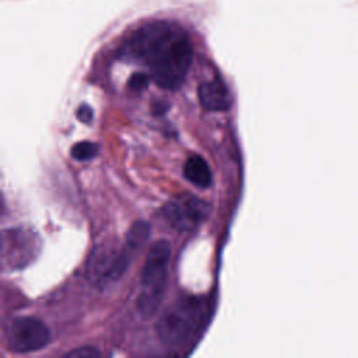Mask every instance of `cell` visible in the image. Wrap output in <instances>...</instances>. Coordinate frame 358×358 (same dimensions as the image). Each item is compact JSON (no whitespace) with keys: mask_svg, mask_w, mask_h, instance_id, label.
<instances>
[{"mask_svg":"<svg viewBox=\"0 0 358 358\" xmlns=\"http://www.w3.org/2000/svg\"><path fill=\"white\" fill-rule=\"evenodd\" d=\"M197 95L206 110L225 112L231 108V95L227 85L218 80H207L199 85Z\"/></svg>","mask_w":358,"mask_h":358,"instance_id":"cell-8","label":"cell"},{"mask_svg":"<svg viewBox=\"0 0 358 358\" xmlns=\"http://www.w3.org/2000/svg\"><path fill=\"white\" fill-rule=\"evenodd\" d=\"M162 213L171 227L179 232H187L201 224L210 213V206L196 196L185 194L168 201Z\"/></svg>","mask_w":358,"mask_h":358,"instance_id":"cell-7","label":"cell"},{"mask_svg":"<svg viewBox=\"0 0 358 358\" xmlns=\"http://www.w3.org/2000/svg\"><path fill=\"white\" fill-rule=\"evenodd\" d=\"M76 116L80 122L88 124L92 122V117H94V112H92V108L87 103H81L78 108H77V112H76Z\"/></svg>","mask_w":358,"mask_h":358,"instance_id":"cell-14","label":"cell"},{"mask_svg":"<svg viewBox=\"0 0 358 358\" xmlns=\"http://www.w3.org/2000/svg\"><path fill=\"white\" fill-rule=\"evenodd\" d=\"M206 309L200 299L180 298L169 305L157 322V333L168 347L187 343L203 326Z\"/></svg>","mask_w":358,"mask_h":358,"instance_id":"cell-3","label":"cell"},{"mask_svg":"<svg viewBox=\"0 0 358 358\" xmlns=\"http://www.w3.org/2000/svg\"><path fill=\"white\" fill-rule=\"evenodd\" d=\"M96 154H98V145L91 141L76 143L70 150V155L76 161H90L95 158Z\"/></svg>","mask_w":358,"mask_h":358,"instance_id":"cell-11","label":"cell"},{"mask_svg":"<svg viewBox=\"0 0 358 358\" xmlns=\"http://www.w3.org/2000/svg\"><path fill=\"white\" fill-rule=\"evenodd\" d=\"M101 352L95 348V347H80L76 350H71L66 354V357L69 358H94V357H99Z\"/></svg>","mask_w":358,"mask_h":358,"instance_id":"cell-13","label":"cell"},{"mask_svg":"<svg viewBox=\"0 0 358 358\" xmlns=\"http://www.w3.org/2000/svg\"><path fill=\"white\" fill-rule=\"evenodd\" d=\"M185 178L200 189H207L213 183V176L208 164L200 155H192L183 165Z\"/></svg>","mask_w":358,"mask_h":358,"instance_id":"cell-9","label":"cell"},{"mask_svg":"<svg viewBox=\"0 0 358 358\" xmlns=\"http://www.w3.org/2000/svg\"><path fill=\"white\" fill-rule=\"evenodd\" d=\"M122 57L145 66L161 88H179L192 64L193 49L185 29L173 22L155 21L138 28L122 48Z\"/></svg>","mask_w":358,"mask_h":358,"instance_id":"cell-1","label":"cell"},{"mask_svg":"<svg viewBox=\"0 0 358 358\" xmlns=\"http://www.w3.org/2000/svg\"><path fill=\"white\" fill-rule=\"evenodd\" d=\"M150 80H151V78H150L148 74L140 71V73L131 74V77L129 78V83H127V84H129V87H130L131 90H134V91H141V90L147 88Z\"/></svg>","mask_w":358,"mask_h":358,"instance_id":"cell-12","label":"cell"},{"mask_svg":"<svg viewBox=\"0 0 358 358\" xmlns=\"http://www.w3.org/2000/svg\"><path fill=\"white\" fill-rule=\"evenodd\" d=\"M134 252L129 246L122 250L101 246L94 250L88 260V274L99 287L117 281L127 270Z\"/></svg>","mask_w":358,"mask_h":358,"instance_id":"cell-5","label":"cell"},{"mask_svg":"<svg viewBox=\"0 0 358 358\" xmlns=\"http://www.w3.org/2000/svg\"><path fill=\"white\" fill-rule=\"evenodd\" d=\"M39 252V239L25 228L3 231L1 262L4 268H21L31 263Z\"/></svg>","mask_w":358,"mask_h":358,"instance_id":"cell-6","label":"cell"},{"mask_svg":"<svg viewBox=\"0 0 358 358\" xmlns=\"http://www.w3.org/2000/svg\"><path fill=\"white\" fill-rule=\"evenodd\" d=\"M4 337L11 351L25 354L46 347L50 341V330L36 317L17 316L6 324Z\"/></svg>","mask_w":358,"mask_h":358,"instance_id":"cell-4","label":"cell"},{"mask_svg":"<svg viewBox=\"0 0 358 358\" xmlns=\"http://www.w3.org/2000/svg\"><path fill=\"white\" fill-rule=\"evenodd\" d=\"M150 234H151V228L145 221H136L133 222V225L129 228L126 234L124 245L129 246L136 253L145 245V242L150 238Z\"/></svg>","mask_w":358,"mask_h":358,"instance_id":"cell-10","label":"cell"},{"mask_svg":"<svg viewBox=\"0 0 358 358\" xmlns=\"http://www.w3.org/2000/svg\"><path fill=\"white\" fill-rule=\"evenodd\" d=\"M169 262L171 243L166 239H158L150 246L141 273L137 309L144 317H151L162 301L168 284Z\"/></svg>","mask_w":358,"mask_h":358,"instance_id":"cell-2","label":"cell"}]
</instances>
